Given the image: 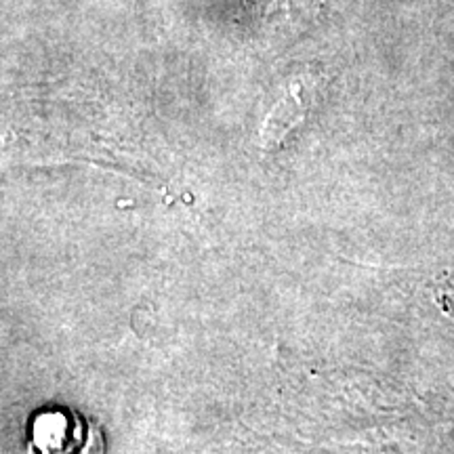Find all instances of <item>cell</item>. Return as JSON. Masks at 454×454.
I'll return each mask as SVG.
<instances>
[{
    "instance_id": "6da1fadb",
    "label": "cell",
    "mask_w": 454,
    "mask_h": 454,
    "mask_svg": "<svg viewBox=\"0 0 454 454\" xmlns=\"http://www.w3.org/2000/svg\"><path fill=\"white\" fill-rule=\"evenodd\" d=\"M308 110L309 98L305 93L303 84L293 82L284 93V98L278 99V104L271 107L263 127H261V145H263V150H276L291 135V130L305 121Z\"/></svg>"
}]
</instances>
